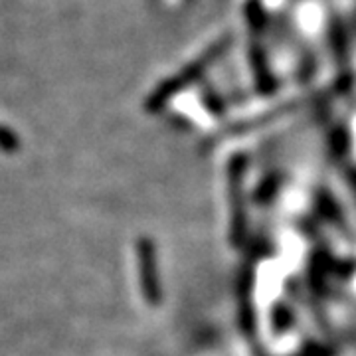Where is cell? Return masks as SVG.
Instances as JSON below:
<instances>
[{
	"label": "cell",
	"mask_w": 356,
	"mask_h": 356,
	"mask_svg": "<svg viewBox=\"0 0 356 356\" xmlns=\"http://www.w3.org/2000/svg\"><path fill=\"white\" fill-rule=\"evenodd\" d=\"M245 154H234L228 163V238L234 248L242 245L248 234L245 200H243V175H245Z\"/></svg>",
	"instance_id": "cell-1"
},
{
	"label": "cell",
	"mask_w": 356,
	"mask_h": 356,
	"mask_svg": "<svg viewBox=\"0 0 356 356\" xmlns=\"http://www.w3.org/2000/svg\"><path fill=\"white\" fill-rule=\"evenodd\" d=\"M226 46H228V38H224L222 42L214 44V46L208 50V54H204L198 62H194L192 65H188V67L184 70V74H180L178 77H172L170 81H166L165 86H163V88L154 93V97L151 99V105H153V107L163 105V103H165L168 97H172V95H175L177 91H180V89L184 88L186 83H191V81H194V79H198V77H200V74L204 72V67H208V65L212 64L218 56H220V51L226 50Z\"/></svg>",
	"instance_id": "cell-2"
},
{
	"label": "cell",
	"mask_w": 356,
	"mask_h": 356,
	"mask_svg": "<svg viewBox=\"0 0 356 356\" xmlns=\"http://www.w3.org/2000/svg\"><path fill=\"white\" fill-rule=\"evenodd\" d=\"M139 261H140V281L147 299L156 305L161 303V283H159V271L154 261L153 245L149 242H140L139 245Z\"/></svg>",
	"instance_id": "cell-3"
}]
</instances>
